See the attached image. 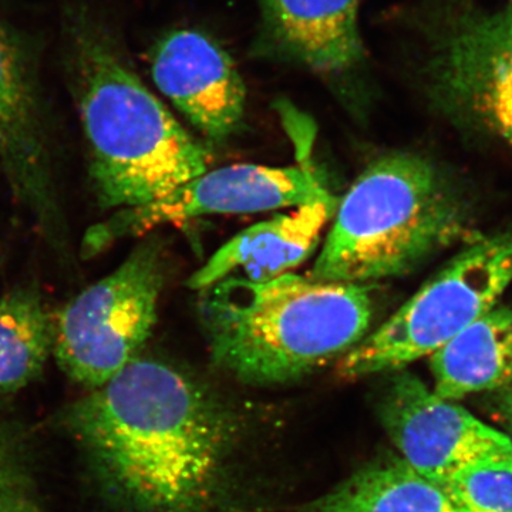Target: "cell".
Wrapping results in <instances>:
<instances>
[{
  "label": "cell",
  "mask_w": 512,
  "mask_h": 512,
  "mask_svg": "<svg viewBox=\"0 0 512 512\" xmlns=\"http://www.w3.org/2000/svg\"><path fill=\"white\" fill-rule=\"evenodd\" d=\"M67 426L101 487L131 512H217L237 427L210 387L136 357L69 407Z\"/></svg>",
  "instance_id": "obj_1"
},
{
  "label": "cell",
  "mask_w": 512,
  "mask_h": 512,
  "mask_svg": "<svg viewBox=\"0 0 512 512\" xmlns=\"http://www.w3.org/2000/svg\"><path fill=\"white\" fill-rule=\"evenodd\" d=\"M212 363L239 382H296L342 359L372 328L366 285L285 274L266 282L228 276L200 292Z\"/></svg>",
  "instance_id": "obj_2"
},
{
  "label": "cell",
  "mask_w": 512,
  "mask_h": 512,
  "mask_svg": "<svg viewBox=\"0 0 512 512\" xmlns=\"http://www.w3.org/2000/svg\"><path fill=\"white\" fill-rule=\"evenodd\" d=\"M74 69L90 183L107 220L150 207L207 173L211 154L92 29L77 32Z\"/></svg>",
  "instance_id": "obj_3"
},
{
  "label": "cell",
  "mask_w": 512,
  "mask_h": 512,
  "mask_svg": "<svg viewBox=\"0 0 512 512\" xmlns=\"http://www.w3.org/2000/svg\"><path fill=\"white\" fill-rule=\"evenodd\" d=\"M466 192L436 161L394 151L372 161L339 201L311 278L366 285L410 274L461 239L471 242Z\"/></svg>",
  "instance_id": "obj_4"
},
{
  "label": "cell",
  "mask_w": 512,
  "mask_h": 512,
  "mask_svg": "<svg viewBox=\"0 0 512 512\" xmlns=\"http://www.w3.org/2000/svg\"><path fill=\"white\" fill-rule=\"evenodd\" d=\"M414 73L443 119L512 148V5L423 0L412 12Z\"/></svg>",
  "instance_id": "obj_5"
},
{
  "label": "cell",
  "mask_w": 512,
  "mask_h": 512,
  "mask_svg": "<svg viewBox=\"0 0 512 512\" xmlns=\"http://www.w3.org/2000/svg\"><path fill=\"white\" fill-rule=\"evenodd\" d=\"M512 284V231L468 242L412 299L338 362V376L389 375L430 357L498 305Z\"/></svg>",
  "instance_id": "obj_6"
},
{
  "label": "cell",
  "mask_w": 512,
  "mask_h": 512,
  "mask_svg": "<svg viewBox=\"0 0 512 512\" xmlns=\"http://www.w3.org/2000/svg\"><path fill=\"white\" fill-rule=\"evenodd\" d=\"M164 281L163 249L150 239L57 312L52 356L66 376L92 390L133 362L156 326Z\"/></svg>",
  "instance_id": "obj_7"
},
{
  "label": "cell",
  "mask_w": 512,
  "mask_h": 512,
  "mask_svg": "<svg viewBox=\"0 0 512 512\" xmlns=\"http://www.w3.org/2000/svg\"><path fill=\"white\" fill-rule=\"evenodd\" d=\"M377 414L410 467L443 487L463 471L512 467V440L453 400L441 399L423 380L402 369L389 373Z\"/></svg>",
  "instance_id": "obj_8"
},
{
  "label": "cell",
  "mask_w": 512,
  "mask_h": 512,
  "mask_svg": "<svg viewBox=\"0 0 512 512\" xmlns=\"http://www.w3.org/2000/svg\"><path fill=\"white\" fill-rule=\"evenodd\" d=\"M332 194L309 167H268L235 164L208 170L171 192L164 200L121 217L97 222L87 232L83 251L90 256L117 239L146 234L150 229L205 217L251 214L278 208L301 207Z\"/></svg>",
  "instance_id": "obj_9"
},
{
  "label": "cell",
  "mask_w": 512,
  "mask_h": 512,
  "mask_svg": "<svg viewBox=\"0 0 512 512\" xmlns=\"http://www.w3.org/2000/svg\"><path fill=\"white\" fill-rule=\"evenodd\" d=\"M0 170L13 197L32 215L43 237L66 251V224L55 180L52 148L25 60L0 28Z\"/></svg>",
  "instance_id": "obj_10"
},
{
  "label": "cell",
  "mask_w": 512,
  "mask_h": 512,
  "mask_svg": "<svg viewBox=\"0 0 512 512\" xmlns=\"http://www.w3.org/2000/svg\"><path fill=\"white\" fill-rule=\"evenodd\" d=\"M151 76L208 140L222 143L244 123V80L232 57L204 33L175 30L161 39L151 55Z\"/></svg>",
  "instance_id": "obj_11"
},
{
  "label": "cell",
  "mask_w": 512,
  "mask_h": 512,
  "mask_svg": "<svg viewBox=\"0 0 512 512\" xmlns=\"http://www.w3.org/2000/svg\"><path fill=\"white\" fill-rule=\"evenodd\" d=\"M262 55L330 80L366 69L359 0H262Z\"/></svg>",
  "instance_id": "obj_12"
},
{
  "label": "cell",
  "mask_w": 512,
  "mask_h": 512,
  "mask_svg": "<svg viewBox=\"0 0 512 512\" xmlns=\"http://www.w3.org/2000/svg\"><path fill=\"white\" fill-rule=\"evenodd\" d=\"M338 205L332 195L244 229L190 276L188 288L201 292L228 276L266 282L289 274L318 247L320 234L335 217Z\"/></svg>",
  "instance_id": "obj_13"
},
{
  "label": "cell",
  "mask_w": 512,
  "mask_h": 512,
  "mask_svg": "<svg viewBox=\"0 0 512 512\" xmlns=\"http://www.w3.org/2000/svg\"><path fill=\"white\" fill-rule=\"evenodd\" d=\"M433 392L456 400L512 383V309L494 306L430 356Z\"/></svg>",
  "instance_id": "obj_14"
},
{
  "label": "cell",
  "mask_w": 512,
  "mask_h": 512,
  "mask_svg": "<svg viewBox=\"0 0 512 512\" xmlns=\"http://www.w3.org/2000/svg\"><path fill=\"white\" fill-rule=\"evenodd\" d=\"M301 512H456L443 488L403 458L360 468Z\"/></svg>",
  "instance_id": "obj_15"
},
{
  "label": "cell",
  "mask_w": 512,
  "mask_h": 512,
  "mask_svg": "<svg viewBox=\"0 0 512 512\" xmlns=\"http://www.w3.org/2000/svg\"><path fill=\"white\" fill-rule=\"evenodd\" d=\"M55 320L35 288L0 296V394L19 392L53 355Z\"/></svg>",
  "instance_id": "obj_16"
},
{
  "label": "cell",
  "mask_w": 512,
  "mask_h": 512,
  "mask_svg": "<svg viewBox=\"0 0 512 512\" xmlns=\"http://www.w3.org/2000/svg\"><path fill=\"white\" fill-rule=\"evenodd\" d=\"M441 488L456 512H512V467L471 468Z\"/></svg>",
  "instance_id": "obj_17"
},
{
  "label": "cell",
  "mask_w": 512,
  "mask_h": 512,
  "mask_svg": "<svg viewBox=\"0 0 512 512\" xmlns=\"http://www.w3.org/2000/svg\"><path fill=\"white\" fill-rule=\"evenodd\" d=\"M0 512H39L23 447L0 419Z\"/></svg>",
  "instance_id": "obj_18"
},
{
  "label": "cell",
  "mask_w": 512,
  "mask_h": 512,
  "mask_svg": "<svg viewBox=\"0 0 512 512\" xmlns=\"http://www.w3.org/2000/svg\"><path fill=\"white\" fill-rule=\"evenodd\" d=\"M500 393V412L503 414V419L505 424H507L508 430H510V434H508V436H510L512 440V383L510 386L501 390Z\"/></svg>",
  "instance_id": "obj_19"
},
{
  "label": "cell",
  "mask_w": 512,
  "mask_h": 512,
  "mask_svg": "<svg viewBox=\"0 0 512 512\" xmlns=\"http://www.w3.org/2000/svg\"><path fill=\"white\" fill-rule=\"evenodd\" d=\"M510 3H511V5H512V0H511V2H510Z\"/></svg>",
  "instance_id": "obj_20"
}]
</instances>
